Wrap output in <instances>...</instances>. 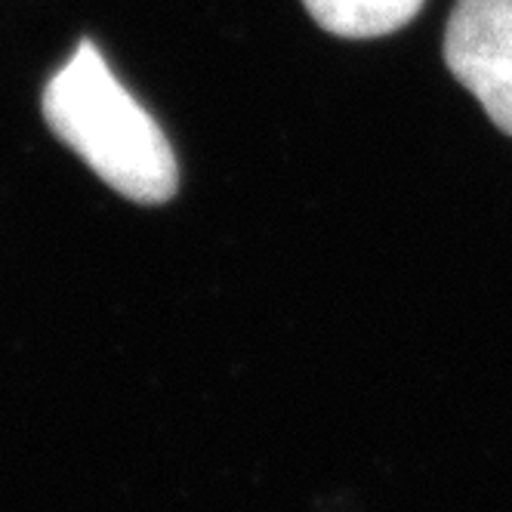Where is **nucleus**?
I'll return each mask as SVG.
<instances>
[{"instance_id": "obj_2", "label": "nucleus", "mask_w": 512, "mask_h": 512, "mask_svg": "<svg viewBox=\"0 0 512 512\" xmlns=\"http://www.w3.org/2000/svg\"><path fill=\"white\" fill-rule=\"evenodd\" d=\"M445 65L512 136V0H457L445 28Z\"/></svg>"}, {"instance_id": "obj_3", "label": "nucleus", "mask_w": 512, "mask_h": 512, "mask_svg": "<svg viewBox=\"0 0 512 512\" xmlns=\"http://www.w3.org/2000/svg\"><path fill=\"white\" fill-rule=\"evenodd\" d=\"M426 0H303L309 16L324 28L349 41L383 38L414 22Z\"/></svg>"}, {"instance_id": "obj_1", "label": "nucleus", "mask_w": 512, "mask_h": 512, "mask_svg": "<svg viewBox=\"0 0 512 512\" xmlns=\"http://www.w3.org/2000/svg\"><path fill=\"white\" fill-rule=\"evenodd\" d=\"M44 118L56 139L118 195L136 204H164L176 195L179 167L170 139L90 41H81L47 81Z\"/></svg>"}]
</instances>
